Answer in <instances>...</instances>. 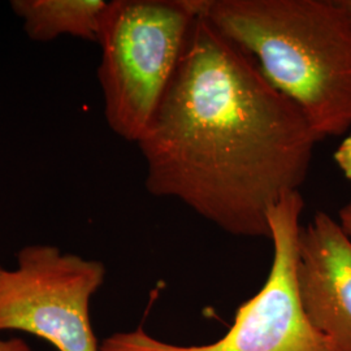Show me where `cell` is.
<instances>
[{
  "label": "cell",
  "mask_w": 351,
  "mask_h": 351,
  "mask_svg": "<svg viewBox=\"0 0 351 351\" xmlns=\"http://www.w3.org/2000/svg\"><path fill=\"white\" fill-rule=\"evenodd\" d=\"M322 139L250 55L204 16L139 150L146 189L226 233L271 239L269 211L304 182Z\"/></svg>",
  "instance_id": "cell-1"
},
{
  "label": "cell",
  "mask_w": 351,
  "mask_h": 351,
  "mask_svg": "<svg viewBox=\"0 0 351 351\" xmlns=\"http://www.w3.org/2000/svg\"><path fill=\"white\" fill-rule=\"evenodd\" d=\"M203 13L319 138L351 128V21L339 0H203Z\"/></svg>",
  "instance_id": "cell-2"
},
{
  "label": "cell",
  "mask_w": 351,
  "mask_h": 351,
  "mask_svg": "<svg viewBox=\"0 0 351 351\" xmlns=\"http://www.w3.org/2000/svg\"><path fill=\"white\" fill-rule=\"evenodd\" d=\"M203 0H113L101 17L104 116L114 134L138 143L186 49Z\"/></svg>",
  "instance_id": "cell-3"
},
{
  "label": "cell",
  "mask_w": 351,
  "mask_h": 351,
  "mask_svg": "<svg viewBox=\"0 0 351 351\" xmlns=\"http://www.w3.org/2000/svg\"><path fill=\"white\" fill-rule=\"evenodd\" d=\"M106 267L52 245H29L0 275V330H23L58 351H99L90 301Z\"/></svg>",
  "instance_id": "cell-4"
},
{
  "label": "cell",
  "mask_w": 351,
  "mask_h": 351,
  "mask_svg": "<svg viewBox=\"0 0 351 351\" xmlns=\"http://www.w3.org/2000/svg\"><path fill=\"white\" fill-rule=\"evenodd\" d=\"M303 208L298 190L287 194L269 211L274 261L267 281L239 306L234 324L223 339L210 345L177 346L143 330L145 343L154 351H336L310 323L300 301L297 263Z\"/></svg>",
  "instance_id": "cell-5"
},
{
  "label": "cell",
  "mask_w": 351,
  "mask_h": 351,
  "mask_svg": "<svg viewBox=\"0 0 351 351\" xmlns=\"http://www.w3.org/2000/svg\"><path fill=\"white\" fill-rule=\"evenodd\" d=\"M297 284L302 308L336 351H351V237L317 213L298 239Z\"/></svg>",
  "instance_id": "cell-6"
},
{
  "label": "cell",
  "mask_w": 351,
  "mask_h": 351,
  "mask_svg": "<svg viewBox=\"0 0 351 351\" xmlns=\"http://www.w3.org/2000/svg\"><path fill=\"white\" fill-rule=\"evenodd\" d=\"M104 0H13V12L24 21L27 37L50 42L59 36H72L98 42Z\"/></svg>",
  "instance_id": "cell-7"
},
{
  "label": "cell",
  "mask_w": 351,
  "mask_h": 351,
  "mask_svg": "<svg viewBox=\"0 0 351 351\" xmlns=\"http://www.w3.org/2000/svg\"><path fill=\"white\" fill-rule=\"evenodd\" d=\"M142 332L143 329L139 328L133 332L116 333L104 339L99 351H154L145 343Z\"/></svg>",
  "instance_id": "cell-8"
},
{
  "label": "cell",
  "mask_w": 351,
  "mask_h": 351,
  "mask_svg": "<svg viewBox=\"0 0 351 351\" xmlns=\"http://www.w3.org/2000/svg\"><path fill=\"white\" fill-rule=\"evenodd\" d=\"M335 160L342 173L351 181V133L341 142L339 149L335 152Z\"/></svg>",
  "instance_id": "cell-9"
},
{
  "label": "cell",
  "mask_w": 351,
  "mask_h": 351,
  "mask_svg": "<svg viewBox=\"0 0 351 351\" xmlns=\"http://www.w3.org/2000/svg\"><path fill=\"white\" fill-rule=\"evenodd\" d=\"M0 351H33V349L20 339H0Z\"/></svg>",
  "instance_id": "cell-10"
},
{
  "label": "cell",
  "mask_w": 351,
  "mask_h": 351,
  "mask_svg": "<svg viewBox=\"0 0 351 351\" xmlns=\"http://www.w3.org/2000/svg\"><path fill=\"white\" fill-rule=\"evenodd\" d=\"M339 226L351 237V201L339 210Z\"/></svg>",
  "instance_id": "cell-11"
},
{
  "label": "cell",
  "mask_w": 351,
  "mask_h": 351,
  "mask_svg": "<svg viewBox=\"0 0 351 351\" xmlns=\"http://www.w3.org/2000/svg\"><path fill=\"white\" fill-rule=\"evenodd\" d=\"M339 5L343 8V11L348 14L351 21V0H339Z\"/></svg>",
  "instance_id": "cell-12"
},
{
  "label": "cell",
  "mask_w": 351,
  "mask_h": 351,
  "mask_svg": "<svg viewBox=\"0 0 351 351\" xmlns=\"http://www.w3.org/2000/svg\"><path fill=\"white\" fill-rule=\"evenodd\" d=\"M3 271H4V268H3V267H1V265H0V275H1V274H3Z\"/></svg>",
  "instance_id": "cell-13"
}]
</instances>
